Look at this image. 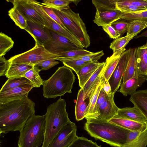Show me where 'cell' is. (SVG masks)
I'll use <instances>...</instances> for the list:
<instances>
[{"instance_id": "cell-34", "label": "cell", "mask_w": 147, "mask_h": 147, "mask_svg": "<svg viewBox=\"0 0 147 147\" xmlns=\"http://www.w3.org/2000/svg\"><path fill=\"white\" fill-rule=\"evenodd\" d=\"M14 42L11 38L5 34L0 33V56L5 55L13 46Z\"/></svg>"}, {"instance_id": "cell-50", "label": "cell", "mask_w": 147, "mask_h": 147, "mask_svg": "<svg viewBox=\"0 0 147 147\" xmlns=\"http://www.w3.org/2000/svg\"><path fill=\"white\" fill-rule=\"evenodd\" d=\"M102 88L107 95L109 97L112 95L111 91V86L108 81L105 80L103 77L101 79Z\"/></svg>"}, {"instance_id": "cell-26", "label": "cell", "mask_w": 147, "mask_h": 147, "mask_svg": "<svg viewBox=\"0 0 147 147\" xmlns=\"http://www.w3.org/2000/svg\"><path fill=\"white\" fill-rule=\"evenodd\" d=\"M34 66L24 64L10 63L5 76L8 78L24 77L25 74Z\"/></svg>"}, {"instance_id": "cell-44", "label": "cell", "mask_w": 147, "mask_h": 147, "mask_svg": "<svg viewBox=\"0 0 147 147\" xmlns=\"http://www.w3.org/2000/svg\"><path fill=\"white\" fill-rule=\"evenodd\" d=\"M116 7L117 9L123 13L136 12L146 10L144 8L132 5L119 4L116 3Z\"/></svg>"}, {"instance_id": "cell-1", "label": "cell", "mask_w": 147, "mask_h": 147, "mask_svg": "<svg viewBox=\"0 0 147 147\" xmlns=\"http://www.w3.org/2000/svg\"><path fill=\"white\" fill-rule=\"evenodd\" d=\"M35 104L28 97L0 103V134L20 131L28 119L35 115Z\"/></svg>"}, {"instance_id": "cell-29", "label": "cell", "mask_w": 147, "mask_h": 147, "mask_svg": "<svg viewBox=\"0 0 147 147\" xmlns=\"http://www.w3.org/2000/svg\"><path fill=\"white\" fill-rule=\"evenodd\" d=\"M26 84L33 85L29 80L24 77L10 78H8L2 86L0 92L9 90Z\"/></svg>"}, {"instance_id": "cell-47", "label": "cell", "mask_w": 147, "mask_h": 147, "mask_svg": "<svg viewBox=\"0 0 147 147\" xmlns=\"http://www.w3.org/2000/svg\"><path fill=\"white\" fill-rule=\"evenodd\" d=\"M59 63L55 59H51L43 60L39 62L35 65L40 67L41 69L46 70L51 68Z\"/></svg>"}, {"instance_id": "cell-35", "label": "cell", "mask_w": 147, "mask_h": 147, "mask_svg": "<svg viewBox=\"0 0 147 147\" xmlns=\"http://www.w3.org/2000/svg\"><path fill=\"white\" fill-rule=\"evenodd\" d=\"M42 2V5L59 11L66 8L71 3V0H46Z\"/></svg>"}, {"instance_id": "cell-2", "label": "cell", "mask_w": 147, "mask_h": 147, "mask_svg": "<svg viewBox=\"0 0 147 147\" xmlns=\"http://www.w3.org/2000/svg\"><path fill=\"white\" fill-rule=\"evenodd\" d=\"M84 129L91 137L115 147L126 144L130 131L109 121L97 118L86 119Z\"/></svg>"}, {"instance_id": "cell-33", "label": "cell", "mask_w": 147, "mask_h": 147, "mask_svg": "<svg viewBox=\"0 0 147 147\" xmlns=\"http://www.w3.org/2000/svg\"><path fill=\"white\" fill-rule=\"evenodd\" d=\"M8 15L16 25L22 29H25L27 26V20L16 8L13 7L8 12Z\"/></svg>"}, {"instance_id": "cell-4", "label": "cell", "mask_w": 147, "mask_h": 147, "mask_svg": "<svg viewBox=\"0 0 147 147\" xmlns=\"http://www.w3.org/2000/svg\"><path fill=\"white\" fill-rule=\"evenodd\" d=\"M75 79L71 69L65 65L59 67L49 78L44 81L43 96L55 98L66 93H71Z\"/></svg>"}, {"instance_id": "cell-52", "label": "cell", "mask_w": 147, "mask_h": 147, "mask_svg": "<svg viewBox=\"0 0 147 147\" xmlns=\"http://www.w3.org/2000/svg\"><path fill=\"white\" fill-rule=\"evenodd\" d=\"M141 132L139 131H130L127 135L126 143H129L135 139Z\"/></svg>"}, {"instance_id": "cell-41", "label": "cell", "mask_w": 147, "mask_h": 147, "mask_svg": "<svg viewBox=\"0 0 147 147\" xmlns=\"http://www.w3.org/2000/svg\"><path fill=\"white\" fill-rule=\"evenodd\" d=\"M92 3L96 10L117 9L116 0H92Z\"/></svg>"}, {"instance_id": "cell-32", "label": "cell", "mask_w": 147, "mask_h": 147, "mask_svg": "<svg viewBox=\"0 0 147 147\" xmlns=\"http://www.w3.org/2000/svg\"><path fill=\"white\" fill-rule=\"evenodd\" d=\"M120 19L129 22L135 21H141L147 22V9L136 12L122 13Z\"/></svg>"}, {"instance_id": "cell-6", "label": "cell", "mask_w": 147, "mask_h": 147, "mask_svg": "<svg viewBox=\"0 0 147 147\" xmlns=\"http://www.w3.org/2000/svg\"><path fill=\"white\" fill-rule=\"evenodd\" d=\"M67 30L80 41L83 47L87 48L90 41L85 24L78 13L72 10L69 6L61 11L53 9Z\"/></svg>"}, {"instance_id": "cell-53", "label": "cell", "mask_w": 147, "mask_h": 147, "mask_svg": "<svg viewBox=\"0 0 147 147\" xmlns=\"http://www.w3.org/2000/svg\"><path fill=\"white\" fill-rule=\"evenodd\" d=\"M147 37V30L143 32L141 34L134 36L133 38L136 39L137 38L142 37Z\"/></svg>"}, {"instance_id": "cell-20", "label": "cell", "mask_w": 147, "mask_h": 147, "mask_svg": "<svg viewBox=\"0 0 147 147\" xmlns=\"http://www.w3.org/2000/svg\"><path fill=\"white\" fill-rule=\"evenodd\" d=\"M109 121L130 131L142 132L147 127V122H140L116 117L113 118Z\"/></svg>"}, {"instance_id": "cell-9", "label": "cell", "mask_w": 147, "mask_h": 147, "mask_svg": "<svg viewBox=\"0 0 147 147\" xmlns=\"http://www.w3.org/2000/svg\"><path fill=\"white\" fill-rule=\"evenodd\" d=\"M28 3L36 10L45 20L49 28L67 38L80 48H83L80 41L70 32L52 19L42 9L41 4L36 0H27Z\"/></svg>"}, {"instance_id": "cell-13", "label": "cell", "mask_w": 147, "mask_h": 147, "mask_svg": "<svg viewBox=\"0 0 147 147\" xmlns=\"http://www.w3.org/2000/svg\"><path fill=\"white\" fill-rule=\"evenodd\" d=\"M33 88L32 85L26 84L0 92V103L5 104L28 97L29 92Z\"/></svg>"}, {"instance_id": "cell-7", "label": "cell", "mask_w": 147, "mask_h": 147, "mask_svg": "<svg viewBox=\"0 0 147 147\" xmlns=\"http://www.w3.org/2000/svg\"><path fill=\"white\" fill-rule=\"evenodd\" d=\"M57 58V55L49 52L43 45L35 44L31 49L13 56L8 60L10 63L34 66L40 61L51 59L56 60Z\"/></svg>"}, {"instance_id": "cell-16", "label": "cell", "mask_w": 147, "mask_h": 147, "mask_svg": "<svg viewBox=\"0 0 147 147\" xmlns=\"http://www.w3.org/2000/svg\"><path fill=\"white\" fill-rule=\"evenodd\" d=\"M121 13L117 9L96 10L93 21L98 26L111 24L120 19Z\"/></svg>"}, {"instance_id": "cell-11", "label": "cell", "mask_w": 147, "mask_h": 147, "mask_svg": "<svg viewBox=\"0 0 147 147\" xmlns=\"http://www.w3.org/2000/svg\"><path fill=\"white\" fill-rule=\"evenodd\" d=\"M27 20H30L42 26L49 28L47 23L40 15L27 2V0L9 1Z\"/></svg>"}, {"instance_id": "cell-30", "label": "cell", "mask_w": 147, "mask_h": 147, "mask_svg": "<svg viewBox=\"0 0 147 147\" xmlns=\"http://www.w3.org/2000/svg\"><path fill=\"white\" fill-rule=\"evenodd\" d=\"M41 70L38 67L35 65L25 74L24 77L31 82L34 87H40L41 85H43L44 82L39 74Z\"/></svg>"}, {"instance_id": "cell-55", "label": "cell", "mask_w": 147, "mask_h": 147, "mask_svg": "<svg viewBox=\"0 0 147 147\" xmlns=\"http://www.w3.org/2000/svg\"><path fill=\"white\" fill-rule=\"evenodd\" d=\"M81 0H71V3H73L74 4H75L76 5H77V4L79 3V2H80Z\"/></svg>"}, {"instance_id": "cell-42", "label": "cell", "mask_w": 147, "mask_h": 147, "mask_svg": "<svg viewBox=\"0 0 147 147\" xmlns=\"http://www.w3.org/2000/svg\"><path fill=\"white\" fill-rule=\"evenodd\" d=\"M69 147H101V146L85 137L78 136Z\"/></svg>"}, {"instance_id": "cell-48", "label": "cell", "mask_w": 147, "mask_h": 147, "mask_svg": "<svg viewBox=\"0 0 147 147\" xmlns=\"http://www.w3.org/2000/svg\"><path fill=\"white\" fill-rule=\"evenodd\" d=\"M104 30L106 32L111 38L116 39L121 36L111 26V24H106L102 26Z\"/></svg>"}, {"instance_id": "cell-49", "label": "cell", "mask_w": 147, "mask_h": 147, "mask_svg": "<svg viewBox=\"0 0 147 147\" xmlns=\"http://www.w3.org/2000/svg\"><path fill=\"white\" fill-rule=\"evenodd\" d=\"M10 63L6 59L4 55L0 56V76H5L6 72L8 69Z\"/></svg>"}, {"instance_id": "cell-19", "label": "cell", "mask_w": 147, "mask_h": 147, "mask_svg": "<svg viewBox=\"0 0 147 147\" xmlns=\"http://www.w3.org/2000/svg\"><path fill=\"white\" fill-rule=\"evenodd\" d=\"M130 120L140 122H147L145 116L136 107H126L119 109L113 117Z\"/></svg>"}, {"instance_id": "cell-38", "label": "cell", "mask_w": 147, "mask_h": 147, "mask_svg": "<svg viewBox=\"0 0 147 147\" xmlns=\"http://www.w3.org/2000/svg\"><path fill=\"white\" fill-rule=\"evenodd\" d=\"M65 66L73 70L77 75L80 70L85 65L90 62L80 59H75L62 62Z\"/></svg>"}, {"instance_id": "cell-24", "label": "cell", "mask_w": 147, "mask_h": 147, "mask_svg": "<svg viewBox=\"0 0 147 147\" xmlns=\"http://www.w3.org/2000/svg\"><path fill=\"white\" fill-rule=\"evenodd\" d=\"M135 75H144L147 73V54L141 46L136 48Z\"/></svg>"}, {"instance_id": "cell-12", "label": "cell", "mask_w": 147, "mask_h": 147, "mask_svg": "<svg viewBox=\"0 0 147 147\" xmlns=\"http://www.w3.org/2000/svg\"><path fill=\"white\" fill-rule=\"evenodd\" d=\"M129 49L122 53L115 70L108 80L112 94H114L120 86L129 60Z\"/></svg>"}, {"instance_id": "cell-31", "label": "cell", "mask_w": 147, "mask_h": 147, "mask_svg": "<svg viewBox=\"0 0 147 147\" xmlns=\"http://www.w3.org/2000/svg\"><path fill=\"white\" fill-rule=\"evenodd\" d=\"M137 35V34H132L123 37H119L114 40L111 43L110 48L113 50V53L124 49L129 41Z\"/></svg>"}, {"instance_id": "cell-37", "label": "cell", "mask_w": 147, "mask_h": 147, "mask_svg": "<svg viewBox=\"0 0 147 147\" xmlns=\"http://www.w3.org/2000/svg\"><path fill=\"white\" fill-rule=\"evenodd\" d=\"M147 145V127L134 140L122 147H146Z\"/></svg>"}, {"instance_id": "cell-51", "label": "cell", "mask_w": 147, "mask_h": 147, "mask_svg": "<svg viewBox=\"0 0 147 147\" xmlns=\"http://www.w3.org/2000/svg\"><path fill=\"white\" fill-rule=\"evenodd\" d=\"M107 96V94L102 88L98 96L96 102V105L98 109L99 107L105 100Z\"/></svg>"}, {"instance_id": "cell-8", "label": "cell", "mask_w": 147, "mask_h": 147, "mask_svg": "<svg viewBox=\"0 0 147 147\" xmlns=\"http://www.w3.org/2000/svg\"><path fill=\"white\" fill-rule=\"evenodd\" d=\"M51 37V40L43 46L48 51L57 55L59 53L80 48L67 38L47 28Z\"/></svg>"}, {"instance_id": "cell-10", "label": "cell", "mask_w": 147, "mask_h": 147, "mask_svg": "<svg viewBox=\"0 0 147 147\" xmlns=\"http://www.w3.org/2000/svg\"><path fill=\"white\" fill-rule=\"evenodd\" d=\"M77 128L70 121L59 132L48 147H69L77 138Z\"/></svg>"}, {"instance_id": "cell-39", "label": "cell", "mask_w": 147, "mask_h": 147, "mask_svg": "<svg viewBox=\"0 0 147 147\" xmlns=\"http://www.w3.org/2000/svg\"><path fill=\"white\" fill-rule=\"evenodd\" d=\"M104 55V53L103 50L97 52L96 53H93L90 54L71 58L68 59H60L57 58L56 60L60 61L62 62L63 61L75 59H80L83 60L87 62H96L98 61L101 57Z\"/></svg>"}, {"instance_id": "cell-28", "label": "cell", "mask_w": 147, "mask_h": 147, "mask_svg": "<svg viewBox=\"0 0 147 147\" xmlns=\"http://www.w3.org/2000/svg\"><path fill=\"white\" fill-rule=\"evenodd\" d=\"M136 50V48L129 49V57L127 67L123 77V83L135 76Z\"/></svg>"}, {"instance_id": "cell-21", "label": "cell", "mask_w": 147, "mask_h": 147, "mask_svg": "<svg viewBox=\"0 0 147 147\" xmlns=\"http://www.w3.org/2000/svg\"><path fill=\"white\" fill-rule=\"evenodd\" d=\"M103 63H99L98 61L90 62L80 70L77 75L81 88H83L85 84Z\"/></svg>"}, {"instance_id": "cell-54", "label": "cell", "mask_w": 147, "mask_h": 147, "mask_svg": "<svg viewBox=\"0 0 147 147\" xmlns=\"http://www.w3.org/2000/svg\"><path fill=\"white\" fill-rule=\"evenodd\" d=\"M141 47L143 48L145 50L147 54V40L145 44L141 46Z\"/></svg>"}, {"instance_id": "cell-57", "label": "cell", "mask_w": 147, "mask_h": 147, "mask_svg": "<svg viewBox=\"0 0 147 147\" xmlns=\"http://www.w3.org/2000/svg\"></svg>"}, {"instance_id": "cell-3", "label": "cell", "mask_w": 147, "mask_h": 147, "mask_svg": "<svg viewBox=\"0 0 147 147\" xmlns=\"http://www.w3.org/2000/svg\"><path fill=\"white\" fill-rule=\"evenodd\" d=\"M66 102L61 97L49 105L45 115L44 139L41 147L48 146L60 131L70 121L66 109Z\"/></svg>"}, {"instance_id": "cell-40", "label": "cell", "mask_w": 147, "mask_h": 147, "mask_svg": "<svg viewBox=\"0 0 147 147\" xmlns=\"http://www.w3.org/2000/svg\"><path fill=\"white\" fill-rule=\"evenodd\" d=\"M147 27V22L141 21H135L129 22L126 35L132 34H137Z\"/></svg>"}, {"instance_id": "cell-14", "label": "cell", "mask_w": 147, "mask_h": 147, "mask_svg": "<svg viewBox=\"0 0 147 147\" xmlns=\"http://www.w3.org/2000/svg\"><path fill=\"white\" fill-rule=\"evenodd\" d=\"M24 30L33 37L36 44L43 45L51 39L47 28L31 21L27 20V26Z\"/></svg>"}, {"instance_id": "cell-43", "label": "cell", "mask_w": 147, "mask_h": 147, "mask_svg": "<svg viewBox=\"0 0 147 147\" xmlns=\"http://www.w3.org/2000/svg\"><path fill=\"white\" fill-rule=\"evenodd\" d=\"M129 24V22L127 21L120 19L111 24L121 36L127 32Z\"/></svg>"}, {"instance_id": "cell-23", "label": "cell", "mask_w": 147, "mask_h": 147, "mask_svg": "<svg viewBox=\"0 0 147 147\" xmlns=\"http://www.w3.org/2000/svg\"><path fill=\"white\" fill-rule=\"evenodd\" d=\"M129 100L143 113L147 123V89L136 91L131 95Z\"/></svg>"}, {"instance_id": "cell-25", "label": "cell", "mask_w": 147, "mask_h": 147, "mask_svg": "<svg viewBox=\"0 0 147 147\" xmlns=\"http://www.w3.org/2000/svg\"><path fill=\"white\" fill-rule=\"evenodd\" d=\"M126 50L124 48L113 53L110 57H108L105 61L107 67L103 77L108 81L116 68L120 59L121 55Z\"/></svg>"}, {"instance_id": "cell-5", "label": "cell", "mask_w": 147, "mask_h": 147, "mask_svg": "<svg viewBox=\"0 0 147 147\" xmlns=\"http://www.w3.org/2000/svg\"><path fill=\"white\" fill-rule=\"evenodd\" d=\"M45 132V115H32L20 132L18 147H39L42 145Z\"/></svg>"}, {"instance_id": "cell-18", "label": "cell", "mask_w": 147, "mask_h": 147, "mask_svg": "<svg viewBox=\"0 0 147 147\" xmlns=\"http://www.w3.org/2000/svg\"><path fill=\"white\" fill-rule=\"evenodd\" d=\"M147 79L146 75L135 76L125 82L121 83L120 89L118 92L121 93L125 96L128 95H131Z\"/></svg>"}, {"instance_id": "cell-46", "label": "cell", "mask_w": 147, "mask_h": 147, "mask_svg": "<svg viewBox=\"0 0 147 147\" xmlns=\"http://www.w3.org/2000/svg\"><path fill=\"white\" fill-rule=\"evenodd\" d=\"M41 6L42 9L52 19L65 29L69 31L62 22L59 17L53 10V9L42 5L41 4Z\"/></svg>"}, {"instance_id": "cell-56", "label": "cell", "mask_w": 147, "mask_h": 147, "mask_svg": "<svg viewBox=\"0 0 147 147\" xmlns=\"http://www.w3.org/2000/svg\"><path fill=\"white\" fill-rule=\"evenodd\" d=\"M147 76V75H146Z\"/></svg>"}, {"instance_id": "cell-27", "label": "cell", "mask_w": 147, "mask_h": 147, "mask_svg": "<svg viewBox=\"0 0 147 147\" xmlns=\"http://www.w3.org/2000/svg\"><path fill=\"white\" fill-rule=\"evenodd\" d=\"M101 89V80L94 93L89 98L90 103L88 106V112L85 117L86 119L96 118L99 115L98 109L96 105V102L98 96Z\"/></svg>"}, {"instance_id": "cell-45", "label": "cell", "mask_w": 147, "mask_h": 147, "mask_svg": "<svg viewBox=\"0 0 147 147\" xmlns=\"http://www.w3.org/2000/svg\"><path fill=\"white\" fill-rule=\"evenodd\" d=\"M116 3L130 5L147 9V0H116Z\"/></svg>"}, {"instance_id": "cell-22", "label": "cell", "mask_w": 147, "mask_h": 147, "mask_svg": "<svg viewBox=\"0 0 147 147\" xmlns=\"http://www.w3.org/2000/svg\"><path fill=\"white\" fill-rule=\"evenodd\" d=\"M89 103V98L83 100V90L81 88L78 91L75 108L76 121H80L85 118L88 112Z\"/></svg>"}, {"instance_id": "cell-17", "label": "cell", "mask_w": 147, "mask_h": 147, "mask_svg": "<svg viewBox=\"0 0 147 147\" xmlns=\"http://www.w3.org/2000/svg\"><path fill=\"white\" fill-rule=\"evenodd\" d=\"M114 95H107L105 100L98 107L99 115L97 118L109 121L116 115L119 108L115 104Z\"/></svg>"}, {"instance_id": "cell-15", "label": "cell", "mask_w": 147, "mask_h": 147, "mask_svg": "<svg viewBox=\"0 0 147 147\" xmlns=\"http://www.w3.org/2000/svg\"><path fill=\"white\" fill-rule=\"evenodd\" d=\"M107 67V64L103 62L96 70L82 88L83 100L89 98L94 93L99 85Z\"/></svg>"}, {"instance_id": "cell-36", "label": "cell", "mask_w": 147, "mask_h": 147, "mask_svg": "<svg viewBox=\"0 0 147 147\" xmlns=\"http://www.w3.org/2000/svg\"><path fill=\"white\" fill-rule=\"evenodd\" d=\"M93 52L84 49L83 48L78 49L67 51L59 53L57 55V58L68 59L78 57L92 53Z\"/></svg>"}]
</instances>
